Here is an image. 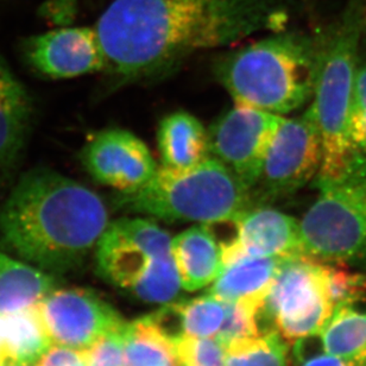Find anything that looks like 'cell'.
Masks as SVG:
<instances>
[{"label":"cell","mask_w":366,"mask_h":366,"mask_svg":"<svg viewBox=\"0 0 366 366\" xmlns=\"http://www.w3.org/2000/svg\"><path fill=\"white\" fill-rule=\"evenodd\" d=\"M172 254L181 285L188 292L204 288L224 269L222 251L206 224H199L172 238Z\"/></svg>","instance_id":"cell-16"},{"label":"cell","mask_w":366,"mask_h":366,"mask_svg":"<svg viewBox=\"0 0 366 366\" xmlns=\"http://www.w3.org/2000/svg\"><path fill=\"white\" fill-rule=\"evenodd\" d=\"M35 366H86L84 350L66 346H50Z\"/></svg>","instance_id":"cell-29"},{"label":"cell","mask_w":366,"mask_h":366,"mask_svg":"<svg viewBox=\"0 0 366 366\" xmlns=\"http://www.w3.org/2000/svg\"><path fill=\"white\" fill-rule=\"evenodd\" d=\"M365 6L366 0H349L335 24L321 39L320 66L310 104L322 141V163L315 187L366 175L351 132Z\"/></svg>","instance_id":"cell-3"},{"label":"cell","mask_w":366,"mask_h":366,"mask_svg":"<svg viewBox=\"0 0 366 366\" xmlns=\"http://www.w3.org/2000/svg\"><path fill=\"white\" fill-rule=\"evenodd\" d=\"M321 41L278 31L222 57L217 75L236 105L288 114L313 98Z\"/></svg>","instance_id":"cell-4"},{"label":"cell","mask_w":366,"mask_h":366,"mask_svg":"<svg viewBox=\"0 0 366 366\" xmlns=\"http://www.w3.org/2000/svg\"><path fill=\"white\" fill-rule=\"evenodd\" d=\"M285 117L236 105L208 130L209 155L254 189Z\"/></svg>","instance_id":"cell-9"},{"label":"cell","mask_w":366,"mask_h":366,"mask_svg":"<svg viewBox=\"0 0 366 366\" xmlns=\"http://www.w3.org/2000/svg\"><path fill=\"white\" fill-rule=\"evenodd\" d=\"M124 211L166 222L213 224L236 218L250 208L251 189L209 156L189 169L159 167L145 186L119 193Z\"/></svg>","instance_id":"cell-5"},{"label":"cell","mask_w":366,"mask_h":366,"mask_svg":"<svg viewBox=\"0 0 366 366\" xmlns=\"http://www.w3.org/2000/svg\"><path fill=\"white\" fill-rule=\"evenodd\" d=\"M82 166L95 181L119 193H134L159 167L144 142L123 129L99 131L82 149Z\"/></svg>","instance_id":"cell-12"},{"label":"cell","mask_w":366,"mask_h":366,"mask_svg":"<svg viewBox=\"0 0 366 366\" xmlns=\"http://www.w3.org/2000/svg\"><path fill=\"white\" fill-rule=\"evenodd\" d=\"M124 366H182V363L177 345L144 317L125 325Z\"/></svg>","instance_id":"cell-22"},{"label":"cell","mask_w":366,"mask_h":366,"mask_svg":"<svg viewBox=\"0 0 366 366\" xmlns=\"http://www.w3.org/2000/svg\"><path fill=\"white\" fill-rule=\"evenodd\" d=\"M322 141L312 106L301 116L285 118L269 149L256 187L265 197H288L320 173Z\"/></svg>","instance_id":"cell-10"},{"label":"cell","mask_w":366,"mask_h":366,"mask_svg":"<svg viewBox=\"0 0 366 366\" xmlns=\"http://www.w3.org/2000/svg\"><path fill=\"white\" fill-rule=\"evenodd\" d=\"M299 366H366L356 360H345L338 356H333L327 352L315 353L310 356L296 357Z\"/></svg>","instance_id":"cell-30"},{"label":"cell","mask_w":366,"mask_h":366,"mask_svg":"<svg viewBox=\"0 0 366 366\" xmlns=\"http://www.w3.org/2000/svg\"><path fill=\"white\" fill-rule=\"evenodd\" d=\"M317 188L300 222L303 252L328 264L366 263V175Z\"/></svg>","instance_id":"cell-7"},{"label":"cell","mask_w":366,"mask_h":366,"mask_svg":"<svg viewBox=\"0 0 366 366\" xmlns=\"http://www.w3.org/2000/svg\"><path fill=\"white\" fill-rule=\"evenodd\" d=\"M7 366H35L53 345L35 305L4 314Z\"/></svg>","instance_id":"cell-21"},{"label":"cell","mask_w":366,"mask_h":366,"mask_svg":"<svg viewBox=\"0 0 366 366\" xmlns=\"http://www.w3.org/2000/svg\"><path fill=\"white\" fill-rule=\"evenodd\" d=\"M157 145L162 166L170 169H189L211 156L208 131L186 111L170 113L161 120Z\"/></svg>","instance_id":"cell-18"},{"label":"cell","mask_w":366,"mask_h":366,"mask_svg":"<svg viewBox=\"0 0 366 366\" xmlns=\"http://www.w3.org/2000/svg\"><path fill=\"white\" fill-rule=\"evenodd\" d=\"M124 326L84 350L86 366H124Z\"/></svg>","instance_id":"cell-28"},{"label":"cell","mask_w":366,"mask_h":366,"mask_svg":"<svg viewBox=\"0 0 366 366\" xmlns=\"http://www.w3.org/2000/svg\"><path fill=\"white\" fill-rule=\"evenodd\" d=\"M287 21L285 0H113L94 29L106 68L136 80Z\"/></svg>","instance_id":"cell-1"},{"label":"cell","mask_w":366,"mask_h":366,"mask_svg":"<svg viewBox=\"0 0 366 366\" xmlns=\"http://www.w3.org/2000/svg\"><path fill=\"white\" fill-rule=\"evenodd\" d=\"M319 338L325 352L366 364V292L335 305Z\"/></svg>","instance_id":"cell-19"},{"label":"cell","mask_w":366,"mask_h":366,"mask_svg":"<svg viewBox=\"0 0 366 366\" xmlns=\"http://www.w3.org/2000/svg\"><path fill=\"white\" fill-rule=\"evenodd\" d=\"M53 344L86 350L127 325L111 305L89 289L51 290L35 305Z\"/></svg>","instance_id":"cell-11"},{"label":"cell","mask_w":366,"mask_h":366,"mask_svg":"<svg viewBox=\"0 0 366 366\" xmlns=\"http://www.w3.org/2000/svg\"><path fill=\"white\" fill-rule=\"evenodd\" d=\"M352 142L360 166L366 174V56L360 53L357 66L355 97H353Z\"/></svg>","instance_id":"cell-27"},{"label":"cell","mask_w":366,"mask_h":366,"mask_svg":"<svg viewBox=\"0 0 366 366\" xmlns=\"http://www.w3.org/2000/svg\"><path fill=\"white\" fill-rule=\"evenodd\" d=\"M328 269L306 254L285 258L262 308L263 331H277L289 345L319 335L335 308Z\"/></svg>","instance_id":"cell-8"},{"label":"cell","mask_w":366,"mask_h":366,"mask_svg":"<svg viewBox=\"0 0 366 366\" xmlns=\"http://www.w3.org/2000/svg\"><path fill=\"white\" fill-rule=\"evenodd\" d=\"M285 258L240 256L225 264L209 295L225 302L264 303Z\"/></svg>","instance_id":"cell-17"},{"label":"cell","mask_w":366,"mask_h":366,"mask_svg":"<svg viewBox=\"0 0 366 366\" xmlns=\"http://www.w3.org/2000/svg\"><path fill=\"white\" fill-rule=\"evenodd\" d=\"M55 285L53 274L0 252V315L34 306Z\"/></svg>","instance_id":"cell-20"},{"label":"cell","mask_w":366,"mask_h":366,"mask_svg":"<svg viewBox=\"0 0 366 366\" xmlns=\"http://www.w3.org/2000/svg\"><path fill=\"white\" fill-rule=\"evenodd\" d=\"M109 224L98 194L44 167L21 174L0 204L4 245L48 274L81 264Z\"/></svg>","instance_id":"cell-2"},{"label":"cell","mask_w":366,"mask_h":366,"mask_svg":"<svg viewBox=\"0 0 366 366\" xmlns=\"http://www.w3.org/2000/svg\"><path fill=\"white\" fill-rule=\"evenodd\" d=\"M34 102L0 55V187L14 180L28 145Z\"/></svg>","instance_id":"cell-14"},{"label":"cell","mask_w":366,"mask_h":366,"mask_svg":"<svg viewBox=\"0 0 366 366\" xmlns=\"http://www.w3.org/2000/svg\"><path fill=\"white\" fill-rule=\"evenodd\" d=\"M236 256L290 258L303 252L300 222L274 208L247 209L237 218ZM232 259V261H233Z\"/></svg>","instance_id":"cell-15"},{"label":"cell","mask_w":366,"mask_h":366,"mask_svg":"<svg viewBox=\"0 0 366 366\" xmlns=\"http://www.w3.org/2000/svg\"><path fill=\"white\" fill-rule=\"evenodd\" d=\"M29 66L51 79H71L106 69V56L94 28H64L32 36L23 44Z\"/></svg>","instance_id":"cell-13"},{"label":"cell","mask_w":366,"mask_h":366,"mask_svg":"<svg viewBox=\"0 0 366 366\" xmlns=\"http://www.w3.org/2000/svg\"><path fill=\"white\" fill-rule=\"evenodd\" d=\"M182 366H225L226 344L218 337L190 338L177 344Z\"/></svg>","instance_id":"cell-26"},{"label":"cell","mask_w":366,"mask_h":366,"mask_svg":"<svg viewBox=\"0 0 366 366\" xmlns=\"http://www.w3.org/2000/svg\"><path fill=\"white\" fill-rule=\"evenodd\" d=\"M98 272L109 283L148 303H166L180 292L169 233L143 218L109 222L97 244Z\"/></svg>","instance_id":"cell-6"},{"label":"cell","mask_w":366,"mask_h":366,"mask_svg":"<svg viewBox=\"0 0 366 366\" xmlns=\"http://www.w3.org/2000/svg\"><path fill=\"white\" fill-rule=\"evenodd\" d=\"M0 366H7L6 350H5V325H4V315H0Z\"/></svg>","instance_id":"cell-31"},{"label":"cell","mask_w":366,"mask_h":366,"mask_svg":"<svg viewBox=\"0 0 366 366\" xmlns=\"http://www.w3.org/2000/svg\"><path fill=\"white\" fill-rule=\"evenodd\" d=\"M186 337H217L225 320V303L214 296L206 295L182 302Z\"/></svg>","instance_id":"cell-24"},{"label":"cell","mask_w":366,"mask_h":366,"mask_svg":"<svg viewBox=\"0 0 366 366\" xmlns=\"http://www.w3.org/2000/svg\"><path fill=\"white\" fill-rule=\"evenodd\" d=\"M364 37H366V6H365V31H364Z\"/></svg>","instance_id":"cell-32"},{"label":"cell","mask_w":366,"mask_h":366,"mask_svg":"<svg viewBox=\"0 0 366 366\" xmlns=\"http://www.w3.org/2000/svg\"><path fill=\"white\" fill-rule=\"evenodd\" d=\"M288 342L274 330L226 344L225 366H288Z\"/></svg>","instance_id":"cell-23"},{"label":"cell","mask_w":366,"mask_h":366,"mask_svg":"<svg viewBox=\"0 0 366 366\" xmlns=\"http://www.w3.org/2000/svg\"><path fill=\"white\" fill-rule=\"evenodd\" d=\"M225 320L219 331V339L225 344L238 339L257 338L263 335L261 312L264 303L254 301L225 302Z\"/></svg>","instance_id":"cell-25"}]
</instances>
